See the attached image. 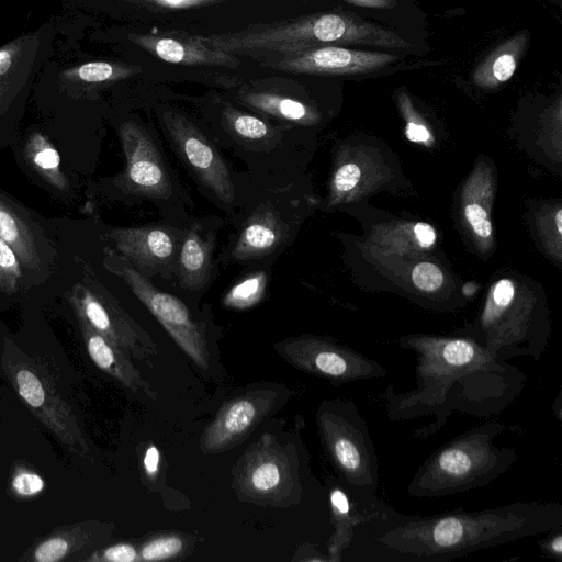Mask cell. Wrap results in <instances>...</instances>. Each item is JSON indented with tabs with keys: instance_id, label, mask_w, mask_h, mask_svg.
Returning a JSON list of instances; mask_svg holds the SVG:
<instances>
[{
	"instance_id": "52a82bcc",
	"label": "cell",
	"mask_w": 562,
	"mask_h": 562,
	"mask_svg": "<svg viewBox=\"0 0 562 562\" xmlns=\"http://www.w3.org/2000/svg\"><path fill=\"white\" fill-rule=\"evenodd\" d=\"M161 122L170 143L189 170L220 202L231 206L236 199V187L215 145L195 124L176 111H165Z\"/></svg>"
},
{
	"instance_id": "8fae6325",
	"label": "cell",
	"mask_w": 562,
	"mask_h": 562,
	"mask_svg": "<svg viewBox=\"0 0 562 562\" xmlns=\"http://www.w3.org/2000/svg\"><path fill=\"white\" fill-rule=\"evenodd\" d=\"M77 315L126 355L153 366L158 349L149 335L110 295L86 288L75 291Z\"/></svg>"
},
{
	"instance_id": "d6a6232c",
	"label": "cell",
	"mask_w": 562,
	"mask_h": 562,
	"mask_svg": "<svg viewBox=\"0 0 562 562\" xmlns=\"http://www.w3.org/2000/svg\"><path fill=\"white\" fill-rule=\"evenodd\" d=\"M464 216L473 232L481 238H487L492 233V224L486 211L479 204H468L464 207Z\"/></svg>"
},
{
	"instance_id": "44dd1931",
	"label": "cell",
	"mask_w": 562,
	"mask_h": 562,
	"mask_svg": "<svg viewBox=\"0 0 562 562\" xmlns=\"http://www.w3.org/2000/svg\"><path fill=\"white\" fill-rule=\"evenodd\" d=\"M528 32H521L495 47L474 69L473 82L481 88H495L508 81L528 45Z\"/></svg>"
},
{
	"instance_id": "ac0fdd59",
	"label": "cell",
	"mask_w": 562,
	"mask_h": 562,
	"mask_svg": "<svg viewBox=\"0 0 562 562\" xmlns=\"http://www.w3.org/2000/svg\"><path fill=\"white\" fill-rule=\"evenodd\" d=\"M215 244V233L206 231L201 222L184 229L175 269L180 288L198 291L206 285L212 277Z\"/></svg>"
},
{
	"instance_id": "ab89813d",
	"label": "cell",
	"mask_w": 562,
	"mask_h": 562,
	"mask_svg": "<svg viewBox=\"0 0 562 562\" xmlns=\"http://www.w3.org/2000/svg\"><path fill=\"white\" fill-rule=\"evenodd\" d=\"M11 53L9 50H0V75L4 74L11 66Z\"/></svg>"
},
{
	"instance_id": "e0dca14e",
	"label": "cell",
	"mask_w": 562,
	"mask_h": 562,
	"mask_svg": "<svg viewBox=\"0 0 562 562\" xmlns=\"http://www.w3.org/2000/svg\"><path fill=\"white\" fill-rule=\"evenodd\" d=\"M273 395L261 392L223 405L202 436L203 449L207 452L221 451L240 441L269 411Z\"/></svg>"
},
{
	"instance_id": "9c48e42d",
	"label": "cell",
	"mask_w": 562,
	"mask_h": 562,
	"mask_svg": "<svg viewBox=\"0 0 562 562\" xmlns=\"http://www.w3.org/2000/svg\"><path fill=\"white\" fill-rule=\"evenodd\" d=\"M278 350L296 368L333 382L348 383L382 378L387 373L375 360L316 338L286 340L278 346Z\"/></svg>"
},
{
	"instance_id": "30bf717a",
	"label": "cell",
	"mask_w": 562,
	"mask_h": 562,
	"mask_svg": "<svg viewBox=\"0 0 562 562\" xmlns=\"http://www.w3.org/2000/svg\"><path fill=\"white\" fill-rule=\"evenodd\" d=\"M125 169L120 184L128 193L150 200L172 194L170 173L158 145L142 125L128 121L120 127Z\"/></svg>"
},
{
	"instance_id": "d4e9b609",
	"label": "cell",
	"mask_w": 562,
	"mask_h": 562,
	"mask_svg": "<svg viewBox=\"0 0 562 562\" xmlns=\"http://www.w3.org/2000/svg\"><path fill=\"white\" fill-rule=\"evenodd\" d=\"M268 279V273L265 270H257L247 274L226 292L223 304L235 310L254 306L265 295Z\"/></svg>"
},
{
	"instance_id": "1f68e13d",
	"label": "cell",
	"mask_w": 562,
	"mask_h": 562,
	"mask_svg": "<svg viewBox=\"0 0 562 562\" xmlns=\"http://www.w3.org/2000/svg\"><path fill=\"white\" fill-rule=\"evenodd\" d=\"M11 486L18 495L27 497L41 493L45 483L37 473L22 468L16 469L12 476Z\"/></svg>"
},
{
	"instance_id": "ffe728a7",
	"label": "cell",
	"mask_w": 562,
	"mask_h": 562,
	"mask_svg": "<svg viewBox=\"0 0 562 562\" xmlns=\"http://www.w3.org/2000/svg\"><path fill=\"white\" fill-rule=\"evenodd\" d=\"M381 501L374 496H362L347 491L342 485L334 486L329 492L333 533L328 540L330 561H340L348 546L352 529L373 514Z\"/></svg>"
},
{
	"instance_id": "f1b7e54d",
	"label": "cell",
	"mask_w": 562,
	"mask_h": 562,
	"mask_svg": "<svg viewBox=\"0 0 562 562\" xmlns=\"http://www.w3.org/2000/svg\"><path fill=\"white\" fill-rule=\"evenodd\" d=\"M138 554L131 543H115L93 551L83 562H134L139 560Z\"/></svg>"
},
{
	"instance_id": "4316f807",
	"label": "cell",
	"mask_w": 562,
	"mask_h": 562,
	"mask_svg": "<svg viewBox=\"0 0 562 562\" xmlns=\"http://www.w3.org/2000/svg\"><path fill=\"white\" fill-rule=\"evenodd\" d=\"M20 277L21 269L16 254L12 247L0 237V286L5 291L13 292Z\"/></svg>"
},
{
	"instance_id": "60d3db41",
	"label": "cell",
	"mask_w": 562,
	"mask_h": 562,
	"mask_svg": "<svg viewBox=\"0 0 562 562\" xmlns=\"http://www.w3.org/2000/svg\"><path fill=\"white\" fill-rule=\"evenodd\" d=\"M554 220H555V226H557L558 233L561 234L562 233V210L561 209L558 210Z\"/></svg>"
},
{
	"instance_id": "83f0119b",
	"label": "cell",
	"mask_w": 562,
	"mask_h": 562,
	"mask_svg": "<svg viewBox=\"0 0 562 562\" xmlns=\"http://www.w3.org/2000/svg\"><path fill=\"white\" fill-rule=\"evenodd\" d=\"M182 548L183 542L177 536L159 537L150 540L142 547L139 559L146 561H157L172 558L179 554Z\"/></svg>"
},
{
	"instance_id": "8d00e7d4",
	"label": "cell",
	"mask_w": 562,
	"mask_h": 562,
	"mask_svg": "<svg viewBox=\"0 0 562 562\" xmlns=\"http://www.w3.org/2000/svg\"><path fill=\"white\" fill-rule=\"evenodd\" d=\"M561 528L554 529L553 535L540 542L542 551L547 554L557 555L559 560L562 555V531Z\"/></svg>"
},
{
	"instance_id": "e575fe53",
	"label": "cell",
	"mask_w": 562,
	"mask_h": 562,
	"mask_svg": "<svg viewBox=\"0 0 562 562\" xmlns=\"http://www.w3.org/2000/svg\"><path fill=\"white\" fill-rule=\"evenodd\" d=\"M515 294L514 284L508 279L499 280L493 291V300L497 306L506 307Z\"/></svg>"
},
{
	"instance_id": "3957f363",
	"label": "cell",
	"mask_w": 562,
	"mask_h": 562,
	"mask_svg": "<svg viewBox=\"0 0 562 562\" xmlns=\"http://www.w3.org/2000/svg\"><path fill=\"white\" fill-rule=\"evenodd\" d=\"M504 430L494 420L472 428L439 447L418 468L407 492L413 497H442L482 487L518 460L515 449L495 445Z\"/></svg>"
},
{
	"instance_id": "7a4b0ae2",
	"label": "cell",
	"mask_w": 562,
	"mask_h": 562,
	"mask_svg": "<svg viewBox=\"0 0 562 562\" xmlns=\"http://www.w3.org/2000/svg\"><path fill=\"white\" fill-rule=\"evenodd\" d=\"M402 345L416 352V387L385 393L391 420L432 415L415 436L438 431L453 412L488 416L504 411L520 393L525 375L483 345L467 338L417 337Z\"/></svg>"
},
{
	"instance_id": "f546056e",
	"label": "cell",
	"mask_w": 562,
	"mask_h": 562,
	"mask_svg": "<svg viewBox=\"0 0 562 562\" xmlns=\"http://www.w3.org/2000/svg\"><path fill=\"white\" fill-rule=\"evenodd\" d=\"M151 11H180L207 7L225 0H126Z\"/></svg>"
},
{
	"instance_id": "6da1fadb",
	"label": "cell",
	"mask_w": 562,
	"mask_h": 562,
	"mask_svg": "<svg viewBox=\"0 0 562 562\" xmlns=\"http://www.w3.org/2000/svg\"><path fill=\"white\" fill-rule=\"evenodd\" d=\"M562 527V505L516 502L482 510L405 515L383 502L352 529L340 561L447 562Z\"/></svg>"
},
{
	"instance_id": "2e32d148",
	"label": "cell",
	"mask_w": 562,
	"mask_h": 562,
	"mask_svg": "<svg viewBox=\"0 0 562 562\" xmlns=\"http://www.w3.org/2000/svg\"><path fill=\"white\" fill-rule=\"evenodd\" d=\"M237 482L252 498L281 501L292 492L294 475L282 449L263 446L245 454Z\"/></svg>"
},
{
	"instance_id": "cb8c5ba5",
	"label": "cell",
	"mask_w": 562,
	"mask_h": 562,
	"mask_svg": "<svg viewBox=\"0 0 562 562\" xmlns=\"http://www.w3.org/2000/svg\"><path fill=\"white\" fill-rule=\"evenodd\" d=\"M0 237L12 247L24 263L32 267L37 265L36 249L27 226L1 199Z\"/></svg>"
},
{
	"instance_id": "484cf974",
	"label": "cell",
	"mask_w": 562,
	"mask_h": 562,
	"mask_svg": "<svg viewBox=\"0 0 562 562\" xmlns=\"http://www.w3.org/2000/svg\"><path fill=\"white\" fill-rule=\"evenodd\" d=\"M29 154L35 167L55 187L65 188V178L60 173L58 151L40 134H35L29 143Z\"/></svg>"
},
{
	"instance_id": "74e56055",
	"label": "cell",
	"mask_w": 562,
	"mask_h": 562,
	"mask_svg": "<svg viewBox=\"0 0 562 562\" xmlns=\"http://www.w3.org/2000/svg\"><path fill=\"white\" fill-rule=\"evenodd\" d=\"M159 458L160 454L157 447L149 446L144 454L143 464L146 474L151 479L156 475L158 471Z\"/></svg>"
},
{
	"instance_id": "d6986e66",
	"label": "cell",
	"mask_w": 562,
	"mask_h": 562,
	"mask_svg": "<svg viewBox=\"0 0 562 562\" xmlns=\"http://www.w3.org/2000/svg\"><path fill=\"white\" fill-rule=\"evenodd\" d=\"M78 319L85 346L92 362L132 392L155 400L157 392L143 379L126 357L127 355L93 329L85 319L79 316Z\"/></svg>"
},
{
	"instance_id": "ba28073f",
	"label": "cell",
	"mask_w": 562,
	"mask_h": 562,
	"mask_svg": "<svg viewBox=\"0 0 562 562\" xmlns=\"http://www.w3.org/2000/svg\"><path fill=\"white\" fill-rule=\"evenodd\" d=\"M293 207L283 193L260 201L237 228L225 260L245 262L282 250L293 233Z\"/></svg>"
},
{
	"instance_id": "4dcf8cb0",
	"label": "cell",
	"mask_w": 562,
	"mask_h": 562,
	"mask_svg": "<svg viewBox=\"0 0 562 562\" xmlns=\"http://www.w3.org/2000/svg\"><path fill=\"white\" fill-rule=\"evenodd\" d=\"M412 281L416 288L425 292L439 289L443 282L440 268L432 262H420L412 271Z\"/></svg>"
},
{
	"instance_id": "836d02e7",
	"label": "cell",
	"mask_w": 562,
	"mask_h": 562,
	"mask_svg": "<svg viewBox=\"0 0 562 562\" xmlns=\"http://www.w3.org/2000/svg\"><path fill=\"white\" fill-rule=\"evenodd\" d=\"M361 177L360 168L353 164L348 162L339 167L334 177V187L337 192H348L352 190Z\"/></svg>"
},
{
	"instance_id": "603a6c76",
	"label": "cell",
	"mask_w": 562,
	"mask_h": 562,
	"mask_svg": "<svg viewBox=\"0 0 562 562\" xmlns=\"http://www.w3.org/2000/svg\"><path fill=\"white\" fill-rule=\"evenodd\" d=\"M239 100L263 114L285 122L302 124L313 121L312 109L290 95L245 89L239 92Z\"/></svg>"
},
{
	"instance_id": "5b68a950",
	"label": "cell",
	"mask_w": 562,
	"mask_h": 562,
	"mask_svg": "<svg viewBox=\"0 0 562 562\" xmlns=\"http://www.w3.org/2000/svg\"><path fill=\"white\" fill-rule=\"evenodd\" d=\"M0 361L4 375L32 414L69 451L89 459V446L75 412L42 362L9 345Z\"/></svg>"
},
{
	"instance_id": "8992f818",
	"label": "cell",
	"mask_w": 562,
	"mask_h": 562,
	"mask_svg": "<svg viewBox=\"0 0 562 562\" xmlns=\"http://www.w3.org/2000/svg\"><path fill=\"white\" fill-rule=\"evenodd\" d=\"M105 267L122 278L177 345L201 368H209V351L202 326L186 304L155 286L115 250L105 248Z\"/></svg>"
},
{
	"instance_id": "7c38bea8",
	"label": "cell",
	"mask_w": 562,
	"mask_h": 562,
	"mask_svg": "<svg viewBox=\"0 0 562 562\" xmlns=\"http://www.w3.org/2000/svg\"><path fill=\"white\" fill-rule=\"evenodd\" d=\"M184 229L167 225L114 228L108 236L115 251L139 273L150 279L175 276L176 260Z\"/></svg>"
},
{
	"instance_id": "d590c367",
	"label": "cell",
	"mask_w": 562,
	"mask_h": 562,
	"mask_svg": "<svg viewBox=\"0 0 562 562\" xmlns=\"http://www.w3.org/2000/svg\"><path fill=\"white\" fill-rule=\"evenodd\" d=\"M414 233L418 244L424 248L431 247L436 241V232L428 223H417L414 226Z\"/></svg>"
},
{
	"instance_id": "7402d4cb",
	"label": "cell",
	"mask_w": 562,
	"mask_h": 562,
	"mask_svg": "<svg viewBox=\"0 0 562 562\" xmlns=\"http://www.w3.org/2000/svg\"><path fill=\"white\" fill-rule=\"evenodd\" d=\"M221 116L227 133L236 143L247 146L250 150H271L281 139L282 133L279 128L228 104L222 109Z\"/></svg>"
},
{
	"instance_id": "277c9868",
	"label": "cell",
	"mask_w": 562,
	"mask_h": 562,
	"mask_svg": "<svg viewBox=\"0 0 562 562\" xmlns=\"http://www.w3.org/2000/svg\"><path fill=\"white\" fill-rule=\"evenodd\" d=\"M326 452L344 487L374 496L379 485V462L369 428L351 401L333 402L317 416Z\"/></svg>"
},
{
	"instance_id": "f35d334b",
	"label": "cell",
	"mask_w": 562,
	"mask_h": 562,
	"mask_svg": "<svg viewBox=\"0 0 562 562\" xmlns=\"http://www.w3.org/2000/svg\"><path fill=\"white\" fill-rule=\"evenodd\" d=\"M347 3L361 7V8H373V9H386L396 5L395 0H342Z\"/></svg>"
},
{
	"instance_id": "9a60e30c",
	"label": "cell",
	"mask_w": 562,
	"mask_h": 562,
	"mask_svg": "<svg viewBox=\"0 0 562 562\" xmlns=\"http://www.w3.org/2000/svg\"><path fill=\"white\" fill-rule=\"evenodd\" d=\"M130 40L159 59L187 66L236 67L238 58L205 43L201 35L181 32L130 34Z\"/></svg>"
},
{
	"instance_id": "5bb4252c",
	"label": "cell",
	"mask_w": 562,
	"mask_h": 562,
	"mask_svg": "<svg viewBox=\"0 0 562 562\" xmlns=\"http://www.w3.org/2000/svg\"><path fill=\"white\" fill-rule=\"evenodd\" d=\"M109 527L97 520L58 526L36 539L19 558L20 562H83L100 549Z\"/></svg>"
},
{
	"instance_id": "4fadbf2b",
	"label": "cell",
	"mask_w": 562,
	"mask_h": 562,
	"mask_svg": "<svg viewBox=\"0 0 562 562\" xmlns=\"http://www.w3.org/2000/svg\"><path fill=\"white\" fill-rule=\"evenodd\" d=\"M398 59V56L389 53L326 45L279 55L267 66L293 74L345 76L373 72Z\"/></svg>"
}]
</instances>
